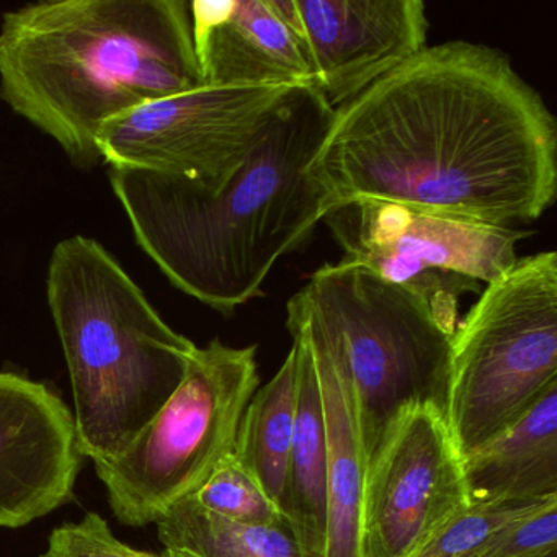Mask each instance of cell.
<instances>
[{"label": "cell", "mask_w": 557, "mask_h": 557, "mask_svg": "<svg viewBox=\"0 0 557 557\" xmlns=\"http://www.w3.org/2000/svg\"><path fill=\"white\" fill-rule=\"evenodd\" d=\"M309 174L325 213L380 200L513 227L556 200L557 123L504 51L446 41L335 110Z\"/></svg>", "instance_id": "cell-1"}, {"label": "cell", "mask_w": 557, "mask_h": 557, "mask_svg": "<svg viewBox=\"0 0 557 557\" xmlns=\"http://www.w3.org/2000/svg\"><path fill=\"white\" fill-rule=\"evenodd\" d=\"M335 110L315 87H295L243 168L221 190L132 169H110L136 243L169 282L231 315L276 263L298 250L324 218L309 165Z\"/></svg>", "instance_id": "cell-2"}, {"label": "cell", "mask_w": 557, "mask_h": 557, "mask_svg": "<svg viewBox=\"0 0 557 557\" xmlns=\"http://www.w3.org/2000/svg\"><path fill=\"white\" fill-rule=\"evenodd\" d=\"M203 87L185 0H60L5 12L0 99L81 169L129 110Z\"/></svg>", "instance_id": "cell-3"}, {"label": "cell", "mask_w": 557, "mask_h": 557, "mask_svg": "<svg viewBox=\"0 0 557 557\" xmlns=\"http://www.w3.org/2000/svg\"><path fill=\"white\" fill-rule=\"evenodd\" d=\"M47 293L73 384L81 453L94 465L109 461L168 403L197 345L90 237L54 247Z\"/></svg>", "instance_id": "cell-4"}, {"label": "cell", "mask_w": 557, "mask_h": 557, "mask_svg": "<svg viewBox=\"0 0 557 557\" xmlns=\"http://www.w3.org/2000/svg\"><path fill=\"white\" fill-rule=\"evenodd\" d=\"M311 322L354 384L367 462L406 407L446 416L453 332L429 299L354 263H325L286 306Z\"/></svg>", "instance_id": "cell-5"}, {"label": "cell", "mask_w": 557, "mask_h": 557, "mask_svg": "<svg viewBox=\"0 0 557 557\" xmlns=\"http://www.w3.org/2000/svg\"><path fill=\"white\" fill-rule=\"evenodd\" d=\"M557 383V253L521 257L484 285L449 348L446 422L462 459Z\"/></svg>", "instance_id": "cell-6"}, {"label": "cell", "mask_w": 557, "mask_h": 557, "mask_svg": "<svg viewBox=\"0 0 557 557\" xmlns=\"http://www.w3.org/2000/svg\"><path fill=\"white\" fill-rule=\"evenodd\" d=\"M259 386L257 345L230 347L214 338L195 348L168 403L120 455L94 465L115 517L128 527L158 523L194 497L233 455Z\"/></svg>", "instance_id": "cell-7"}, {"label": "cell", "mask_w": 557, "mask_h": 557, "mask_svg": "<svg viewBox=\"0 0 557 557\" xmlns=\"http://www.w3.org/2000/svg\"><path fill=\"white\" fill-rule=\"evenodd\" d=\"M322 223L344 252L342 262L425 296L453 334L459 298L481 293V285L508 272L518 260V243L530 236L515 227L380 200L338 205Z\"/></svg>", "instance_id": "cell-8"}, {"label": "cell", "mask_w": 557, "mask_h": 557, "mask_svg": "<svg viewBox=\"0 0 557 557\" xmlns=\"http://www.w3.org/2000/svg\"><path fill=\"white\" fill-rule=\"evenodd\" d=\"M299 86H203L129 110L100 129L110 169L221 190L243 168L276 110Z\"/></svg>", "instance_id": "cell-9"}, {"label": "cell", "mask_w": 557, "mask_h": 557, "mask_svg": "<svg viewBox=\"0 0 557 557\" xmlns=\"http://www.w3.org/2000/svg\"><path fill=\"white\" fill-rule=\"evenodd\" d=\"M469 504L465 459L445 412L432 404L406 407L368 461V557L409 556Z\"/></svg>", "instance_id": "cell-10"}, {"label": "cell", "mask_w": 557, "mask_h": 557, "mask_svg": "<svg viewBox=\"0 0 557 557\" xmlns=\"http://www.w3.org/2000/svg\"><path fill=\"white\" fill-rule=\"evenodd\" d=\"M334 110L426 48L422 0H270Z\"/></svg>", "instance_id": "cell-11"}, {"label": "cell", "mask_w": 557, "mask_h": 557, "mask_svg": "<svg viewBox=\"0 0 557 557\" xmlns=\"http://www.w3.org/2000/svg\"><path fill=\"white\" fill-rule=\"evenodd\" d=\"M81 461L64 400L47 384L0 371V528L25 527L61 507Z\"/></svg>", "instance_id": "cell-12"}, {"label": "cell", "mask_w": 557, "mask_h": 557, "mask_svg": "<svg viewBox=\"0 0 557 557\" xmlns=\"http://www.w3.org/2000/svg\"><path fill=\"white\" fill-rule=\"evenodd\" d=\"M190 18L203 86H312L301 50L270 0H194Z\"/></svg>", "instance_id": "cell-13"}, {"label": "cell", "mask_w": 557, "mask_h": 557, "mask_svg": "<svg viewBox=\"0 0 557 557\" xmlns=\"http://www.w3.org/2000/svg\"><path fill=\"white\" fill-rule=\"evenodd\" d=\"M286 329L305 332L318 364L327 433V536L324 557H368L363 523L368 462L354 384L341 358L308 319L286 309Z\"/></svg>", "instance_id": "cell-14"}, {"label": "cell", "mask_w": 557, "mask_h": 557, "mask_svg": "<svg viewBox=\"0 0 557 557\" xmlns=\"http://www.w3.org/2000/svg\"><path fill=\"white\" fill-rule=\"evenodd\" d=\"M465 474L471 500L557 497V383L465 458Z\"/></svg>", "instance_id": "cell-15"}, {"label": "cell", "mask_w": 557, "mask_h": 557, "mask_svg": "<svg viewBox=\"0 0 557 557\" xmlns=\"http://www.w3.org/2000/svg\"><path fill=\"white\" fill-rule=\"evenodd\" d=\"M298 355V409L282 511L302 557H324L327 536V433L318 364L309 338L288 329Z\"/></svg>", "instance_id": "cell-16"}, {"label": "cell", "mask_w": 557, "mask_h": 557, "mask_svg": "<svg viewBox=\"0 0 557 557\" xmlns=\"http://www.w3.org/2000/svg\"><path fill=\"white\" fill-rule=\"evenodd\" d=\"M298 409V355L289 348L275 376L246 407L233 456L282 510Z\"/></svg>", "instance_id": "cell-17"}, {"label": "cell", "mask_w": 557, "mask_h": 557, "mask_svg": "<svg viewBox=\"0 0 557 557\" xmlns=\"http://www.w3.org/2000/svg\"><path fill=\"white\" fill-rule=\"evenodd\" d=\"M165 549L195 557H302L289 521L275 527L237 523L205 510L194 497L158 521Z\"/></svg>", "instance_id": "cell-18"}, {"label": "cell", "mask_w": 557, "mask_h": 557, "mask_svg": "<svg viewBox=\"0 0 557 557\" xmlns=\"http://www.w3.org/2000/svg\"><path fill=\"white\" fill-rule=\"evenodd\" d=\"M543 500H471L407 557H478L488 541L515 521L540 510Z\"/></svg>", "instance_id": "cell-19"}, {"label": "cell", "mask_w": 557, "mask_h": 557, "mask_svg": "<svg viewBox=\"0 0 557 557\" xmlns=\"http://www.w3.org/2000/svg\"><path fill=\"white\" fill-rule=\"evenodd\" d=\"M194 498L205 510L237 523L275 527L288 521L260 482L233 455L218 465Z\"/></svg>", "instance_id": "cell-20"}, {"label": "cell", "mask_w": 557, "mask_h": 557, "mask_svg": "<svg viewBox=\"0 0 557 557\" xmlns=\"http://www.w3.org/2000/svg\"><path fill=\"white\" fill-rule=\"evenodd\" d=\"M478 557H557V500L505 528Z\"/></svg>", "instance_id": "cell-21"}, {"label": "cell", "mask_w": 557, "mask_h": 557, "mask_svg": "<svg viewBox=\"0 0 557 557\" xmlns=\"http://www.w3.org/2000/svg\"><path fill=\"white\" fill-rule=\"evenodd\" d=\"M40 557H135V549L120 541L99 513L54 528Z\"/></svg>", "instance_id": "cell-22"}, {"label": "cell", "mask_w": 557, "mask_h": 557, "mask_svg": "<svg viewBox=\"0 0 557 557\" xmlns=\"http://www.w3.org/2000/svg\"><path fill=\"white\" fill-rule=\"evenodd\" d=\"M135 557H172L169 550H162V553H149V550L135 549Z\"/></svg>", "instance_id": "cell-23"}, {"label": "cell", "mask_w": 557, "mask_h": 557, "mask_svg": "<svg viewBox=\"0 0 557 557\" xmlns=\"http://www.w3.org/2000/svg\"><path fill=\"white\" fill-rule=\"evenodd\" d=\"M165 550H168V549H165ZM169 553H171L172 557H195V556H190V554L175 553V550H169Z\"/></svg>", "instance_id": "cell-24"}]
</instances>
